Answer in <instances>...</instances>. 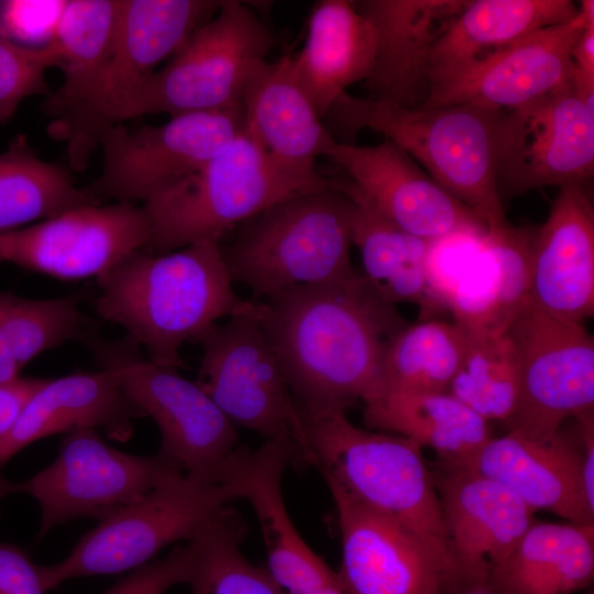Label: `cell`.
<instances>
[{"mask_svg":"<svg viewBox=\"0 0 594 594\" xmlns=\"http://www.w3.org/2000/svg\"><path fill=\"white\" fill-rule=\"evenodd\" d=\"M260 323L301 416L378 404L387 392L384 352L407 323L358 272L296 286L262 300Z\"/></svg>","mask_w":594,"mask_h":594,"instance_id":"1","label":"cell"},{"mask_svg":"<svg viewBox=\"0 0 594 594\" xmlns=\"http://www.w3.org/2000/svg\"><path fill=\"white\" fill-rule=\"evenodd\" d=\"M98 315L120 326L153 363L177 369L179 350L222 318L261 317L263 302L240 298L218 243L163 254L136 251L97 278Z\"/></svg>","mask_w":594,"mask_h":594,"instance_id":"2","label":"cell"},{"mask_svg":"<svg viewBox=\"0 0 594 594\" xmlns=\"http://www.w3.org/2000/svg\"><path fill=\"white\" fill-rule=\"evenodd\" d=\"M506 111L473 105L409 109L344 92L324 119L341 143L352 144L363 129L382 133L493 231L510 224L496 185Z\"/></svg>","mask_w":594,"mask_h":594,"instance_id":"3","label":"cell"},{"mask_svg":"<svg viewBox=\"0 0 594 594\" xmlns=\"http://www.w3.org/2000/svg\"><path fill=\"white\" fill-rule=\"evenodd\" d=\"M351 210L341 177L270 206L221 249L233 283L264 300L296 286L353 276Z\"/></svg>","mask_w":594,"mask_h":594,"instance_id":"4","label":"cell"},{"mask_svg":"<svg viewBox=\"0 0 594 594\" xmlns=\"http://www.w3.org/2000/svg\"><path fill=\"white\" fill-rule=\"evenodd\" d=\"M279 168L244 127L199 169L141 205L148 226L145 252L168 253L218 243L237 224L296 194L329 186Z\"/></svg>","mask_w":594,"mask_h":594,"instance_id":"5","label":"cell"},{"mask_svg":"<svg viewBox=\"0 0 594 594\" xmlns=\"http://www.w3.org/2000/svg\"><path fill=\"white\" fill-rule=\"evenodd\" d=\"M301 418L314 468L328 485L448 554L435 476L420 446L403 436L356 427L345 413Z\"/></svg>","mask_w":594,"mask_h":594,"instance_id":"6","label":"cell"},{"mask_svg":"<svg viewBox=\"0 0 594 594\" xmlns=\"http://www.w3.org/2000/svg\"><path fill=\"white\" fill-rule=\"evenodd\" d=\"M275 44L268 26L242 1L223 0L122 108L119 122L144 114L176 117L241 107L244 84Z\"/></svg>","mask_w":594,"mask_h":594,"instance_id":"7","label":"cell"},{"mask_svg":"<svg viewBox=\"0 0 594 594\" xmlns=\"http://www.w3.org/2000/svg\"><path fill=\"white\" fill-rule=\"evenodd\" d=\"M240 499L228 482L177 473L138 502L99 521L62 561L41 565L45 591L74 578L132 571L168 544L193 540Z\"/></svg>","mask_w":594,"mask_h":594,"instance_id":"8","label":"cell"},{"mask_svg":"<svg viewBox=\"0 0 594 594\" xmlns=\"http://www.w3.org/2000/svg\"><path fill=\"white\" fill-rule=\"evenodd\" d=\"M217 0H120L110 54L86 101L51 124L67 142L68 165L86 168L100 134L118 123L125 103L143 82L220 8Z\"/></svg>","mask_w":594,"mask_h":594,"instance_id":"9","label":"cell"},{"mask_svg":"<svg viewBox=\"0 0 594 594\" xmlns=\"http://www.w3.org/2000/svg\"><path fill=\"white\" fill-rule=\"evenodd\" d=\"M101 369L110 372L125 395L152 417L161 432L158 455L184 474L220 482L239 448L235 426L195 383L176 369L150 361L128 337L118 341L91 339Z\"/></svg>","mask_w":594,"mask_h":594,"instance_id":"10","label":"cell"},{"mask_svg":"<svg viewBox=\"0 0 594 594\" xmlns=\"http://www.w3.org/2000/svg\"><path fill=\"white\" fill-rule=\"evenodd\" d=\"M260 318L239 315L206 328L195 339L202 354L194 382L235 427L288 442L295 469L314 466L301 415Z\"/></svg>","mask_w":594,"mask_h":594,"instance_id":"11","label":"cell"},{"mask_svg":"<svg viewBox=\"0 0 594 594\" xmlns=\"http://www.w3.org/2000/svg\"><path fill=\"white\" fill-rule=\"evenodd\" d=\"M243 127L242 107L169 117L138 129L116 123L99 136L101 170L84 189L98 202L141 206L199 169Z\"/></svg>","mask_w":594,"mask_h":594,"instance_id":"12","label":"cell"},{"mask_svg":"<svg viewBox=\"0 0 594 594\" xmlns=\"http://www.w3.org/2000/svg\"><path fill=\"white\" fill-rule=\"evenodd\" d=\"M183 473L158 454H130L109 446L96 429L67 433L56 459L18 483L16 492L41 507L37 539L78 518L99 521L138 502L170 476Z\"/></svg>","mask_w":594,"mask_h":594,"instance_id":"13","label":"cell"},{"mask_svg":"<svg viewBox=\"0 0 594 594\" xmlns=\"http://www.w3.org/2000/svg\"><path fill=\"white\" fill-rule=\"evenodd\" d=\"M521 367V397L508 430L552 435L594 409V339L583 323L541 311L528 300L507 328Z\"/></svg>","mask_w":594,"mask_h":594,"instance_id":"14","label":"cell"},{"mask_svg":"<svg viewBox=\"0 0 594 594\" xmlns=\"http://www.w3.org/2000/svg\"><path fill=\"white\" fill-rule=\"evenodd\" d=\"M594 174V109L573 81L506 111L496 185L510 198L547 186H586Z\"/></svg>","mask_w":594,"mask_h":594,"instance_id":"15","label":"cell"},{"mask_svg":"<svg viewBox=\"0 0 594 594\" xmlns=\"http://www.w3.org/2000/svg\"><path fill=\"white\" fill-rule=\"evenodd\" d=\"M594 25V1L582 0L576 15L536 31L429 86L419 108L473 105L513 110L573 81L571 48Z\"/></svg>","mask_w":594,"mask_h":594,"instance_id":"16","label":"cell"},{"mask_svg":"<svg viewBox=\"0 0 594 594\" xmlns=\"http://www.w3.org/2000/svg\"><path fill=\"white\" fill-rule=\"evenodd\" d=\"M328 486L342 546L337 575L348 594H461L447 553L340 488Z\"/></svg>","mask_w":594,"mask_h":594,"instance_id":"17","label":"cell"},{"mask_svg":"<svg viewBox=\"0 0 594 594\" xmlns=\"http://www.w3.org/2000/svg\"><path fill=\"white\" fill-rule=\"evenodd\" d=\"M147 242L142 207L124 202L85 205L0 232L2 262L65 280L98 278Z\"/></svg>","mask_w":594,"mask_h":594,"instance_id":"18","label":"cell"},{"mask_svg":"<svg viewBox=\"0 0 594 594\" xmlns=\"http://www.w3.org/2000/svg\"><path fill=\"white\" fill-rule=\"evenodd\" d=\"M324 156L345 173L378 213L413 235L435 241L487 231L477 216L387 139L375 145L334 141Z\"/></svg>","mask_w":594,"mask_h":594,"instance_id":"19","label":"cell"},{"mask_svg":"<svg viewBox=\"0 0 594 594\" xmlns=\"http://www.w3.org/2000/svg\"><path fill=\"white\" fill-rule=\"evenodd\" d=\"M433 474L447 552L461 594L487 591L535 513L516 495L475 472L439 466Z\"/></svg>","mask_w":594,"mask_h":594,"instance_id":"20","label":"cell"},{"mask_svg":"<svg viewBox=\"0 0 594 594\" xmlns=\"http://www.w3.org/2000/svg\"><path fill=\"white\" fill-rule=\"evenodd\" d=\"M503 486L534 512L546 510L570 522L594 525L583 486L582 448L579 433L563 431L530 437L508 430L491 439L459 468Z\"/></svg>","mask_w":594,"mask_h":594,"instance_id":"21","label":"cell"},{"mask_svg":"<svg viewBox=\"0 0 594 594\" xmlns=\"http://www.w3.org/2000/svg\"><path fill=\"white\" fill-rule=\"evenodd\" d=\"M528 301L573 322L594 315V207L584 185L560 187L534 229Z\"/></svg>","mask_w":594,"mask_h":594,"instance_id":"22","label":"cell"},{"mask_svg":"<svg viewBox=\"0 0 594 594\" xmlns=\"http://www.w3.org/2000/svg\"><path fill=\"white\" fill-rule=\"evenodd\" d=\"M470 0H361L354 7L373 25L376 53L364 80L370 98L419 108L429 89L431 51Z\"/></svg>","mask_w":594,"mask_h":594,"instance_id":"23","label":"cell"},{"mask_svg":"<svg viewBox=\"0 0 594 594\" xmlns=\"http://www.w3.org/2000/svg\"><path fill=\"white\" fill-rule=\"evenodd\" d=\"M293 463L288 442L266 440L255 450L239 446L220 475V482L231 483L240 499L252 505L267 551V570L288 593L319 586L337 574L302 540L285 507L282 477Z\"/></svg>","mask_w":594,"mask_h":594,"instance_id":"24","label":"cell"},{"mask_svg":"<svg viewBox=\"0 0 594 594\" xmlns=\"http://www.w3.org/2000/svg\"><path fill=\"white\" fill-rule=\"evenodd\" d=\"M244 129L275 165L296 177L320 182L315 165L336 141L296 81L290 55L251 70L241 96Z\"/></svg>","mask_w":594,"mask_h":594,"instance_id":"25","label":"cell"},{"mask_svg":"<svg viewBox=\"0 0 594 594\" xmlns=\"http://www.w3.org/2000/svg\"><path fill=\"white\" fill-rule=\"evenodd\" d=\"M145 417L107 370L51 380L28 402L0 446L1 464L30 443L56 433L103 430L127 441L133 421Z\"/></svg>","mask_w":594,"mask_h":594,"instance_id":"26","label":"cell"},{"mask_svg":"<svg viewBox=\"0 0 594 594\" xmlns=\"http://www.w3.org/2000/svg\"><path fill=\"white\" fill-rule=\"evenodd\" d=\"M375 53L374 28L353 1L320 0L310 11L304 46L290 56V68L323 120L348 87L370 76Z\"/></svg>","mask_w":594,"mask_h":594,"instance_id":"27","label":"cell"},{"mask_svg":"<svg viewBox=\"0 0 594 594\" xmlns=\"http://www.w3.org/2000/svg\"><path fill=\"white\" fill-rule=\"evenodd\" d=\"M532 235L512 224L483 235L448 301L468 333L505 331L528 300Z\"/></svg>","mask_w":594,"mask_h":594,"instance_id":"28","label":"cell"},{"mask_svg":"<svg viewBox=\"0 0 594 594\" xmlns=\"http://www.w3.org/2000/svg\"><path fill=\"white\" fill-rule=\"evenodd\" d=\"M352 201V243L360 252L363 277L384 301L416 304L424 320L444 312L431 294L427 258L431 241L396 227L362 196L348 177H341Z\"/></svg>","mask_w":594,"mask_h":594,"instance_id":"29","label":"cell"},{"mask_svg":"<svg viewBox=\"0 0 594 594\" xmlns=\"http://www.w3.org/2000/svg\"><path fill=\"white\" fill-rule=\"evenodd\" d=\"M578 13L570 0H470L437 40L428 62L429 86L541 29Z\"/></svg>","mask_w":594,"mask_h":594,"instance_id":"30","label":"cell"},{"mask_svg":"<svg viewBox=\"0 0 594 594\" xmlns=\"http://www.w3.org/2000/svg\"><path fill=\"white\" fill-rule=\"evenodd\" d=\"M594 525L535 520L492 573L496 594H573L593 582Z\"/></svg>","mask_w":594,"mask_h":594,"instance_id":"31","label":"cell"},{"mask_svg":"<svg viewBox=\"0 0 594 594\" xmlns=\"http://www.w3.org/2000/svg\"><path fill=\"white\" fill-rule=\"evenodd\" d=\"M363 421L432 449L442 468L462 466L493 437L490 422L449 392H387L363 409Z\"/></svg>","mask_w":594,"mask_h":594,"instance_id":"32","label":"cell"},{"mask_svg":"<svg viewBox=\"0 0 594 594\" xmlns=\"http://www.w3.org/2000/svg\"><path fill=\"white\" fill-rule=\"evenodd\" d=\"M120 0H67L55 37L48 45L62 84L50 92L45 113L55 124L88 98L114 40Z\"/></svg>","mask_w":594,"mask_h":594,"instance_id":"33","label":"cell"},{"mask_svg":"<svg viewBox=\"0 0 594 594\" xmlns=\"http://www.w3.org/2000/svg\"><path fill=\"white\" fill-rule=\"evenodd\" d=\"M90 204L70 172L40 158L23 136L0 153V232L11 231Z\"/></svg>","mask_w":594,"mask_h":594,"instance_id":"34","label":"cell"},{"mask_svg":"<svg viewBox=\"0 0 594 594\" xmlns=\"http://www.w3.org/2000/svg\"><path fill=\"white\" fill-rule=\"evenodd\" d=\"M468 337L448 392L487 422L508 424L521 397V367L515 343L507 329Z\"/></svg>","mask_w":594,"mask_h":594,"instance_id":"35","label":"cell"},{"mask_svg":"<svg viewBox=\"0 0 594 594\" xmlns=\"http://www.w3.org/2000/svg\"><path fill=\"white\" fill-rule=\"evenodd\" d=\"M468 338L466 331L455 322L430 319L406 324L385 348L387 392H448Z\"/></svg>","mask_w":594,"mask_h":594,"instance_id":"36","label":"cell"},{"mask_svg":"<svg viewBox=\"0 0 594 594\" xmlns=\"http://www.w3.org/2000/svg\"><path fill=\"white\" fill-rule=\"evenodd\" d=\"M81 312L75 296L29 299L0 292V383L44 351L81 336Z\"/></svg>","mask_w":594,"mask_h":594,"instance_id":"37","label":"cell"},{"mask_svg":"<svg viewBox=\"0 0 594 594\" xmlns=\"http://www.w3.org/2000/svg\"><path fill=\"white\" fill-rule=\"evenodd\" d=\"M241 516L229 506L189 542L194 561L191 594H285L268 570L253 565L241 552L245 536Z\"/></svg>","mask_w":594,"mask_h":594,"instance_id":"38","label":"cell"},{"mask_svg":"<svg viewBox=\"0 0 594 594\" xmlns=\"http://www.w3.org/2000/svg\"><path fill=\"white\" fill-rule=\"evenodd\" d=\"M55 67L52 50L29 48L0 35V124L9 121L26 98L48 96L47 69Z\"/></svg>","mask_w":594,"mask_h":594,"instance_id":"39","label":"cell"},{"mask_svg":"<svg viewBox=\"0 0 594 594\" xmlns=\"http://www.w3.org/2000/svg\"><path fill=\"white\" fill-rule=\"evenodd\" d=\"M67 0L0 1V35L29 48L48 46Z\"/></svg>","mask_w":594,"mask_h":594,"instance_id":"40","label":"cell"},{"mask_svg":"<svg viewBox=\"0 0 594 594\" xmlns=\"http://www.w3.org/2000/svg\"><path fill=\"white\" fill-rule=\"evenodd\" d=\"M193 561L191 543L178 544L165 558L130 571L102 594H164L176 584H188Z\"/></svg>","mask_w":594,"mask_h":594,"instance_id":"41","label":"cell"},{"mask_svg":"<svg viewBox=\"0 0 594 594\" xmlns=\"http://www.w3.org/2000/svg\"><path fill=\"white\" fill-rule=\"evenodd\" d=\"M40 566L24 549L0 542V594H44Z\"/></svg>","mask_w":594,"mask_h":594,"instance_id":"42","label":"cell"},{"mask_svg":"<svg viewBox=\"0 0 594 594\" xmlns=\"http://www.w3.org/2000/svg\"><path fill=\"white\" fill-rule=\"evenodd\" d=\"M47 380L48 378L20 376L14 381L0 383V446L12 429L28 402L47 382ZM0 487L6 488L11 493L16 492V483L4 479L1 472Z\"/></svg>","mask_w":594,"mask_h":594,"instance_id":"43","label":"cell"},{"mask_svg":"<svg viewBox=\"0 0 594 594\" xmlns=\"http://www.w3.org/2000/svg\"><path fill=\"white\" fill-rule=\"evenodd\" d=\"M582 448L583 486L588 506L594 509V410L574 418Z\"/></svg>","mask_w":594,"mask_h":594,"instance_id":"44","label":"cell"},{"mask_svg":"<svg viewBox=\"0 0 594 594\" xmlns=\"http://www.w3.org/2000/svg\"><path fill=\"white\" fill-rule=\"evenodd\" d=\"M337 573V572H336ZM288 594H348L341 585L338 575L319 586L308 588L306 591L293 592Z\"/></svg>","mask_w":594,"mask_h":594,"instance_id":"45","label":"cell"},{"mask_svg":"<svg viewBox=\"0 0 594 594\" xmlns=\"http://www.w3.org/2000/svg\"><path fill=\"white\" fill-rule=\"evenodd\" d=\"M11 494L8 490H4V488H1L0 487V502L3 497H6L7 495Z\"/></svg>","mask_w":594,"mask_h":594,"instance_id":"46","label":"cell"},{"mask_svg":"<svg viewBox=\"0 0 594 594\" xmlns=\"http://www.w3.org/2000/svg\"><path fill=\"white\" fill-rule=\"evenodd\" d=\"M466 594H496V593L490 592V591H477V592H471Z\"/></svg>","mask_w":594,"mask_h":594,"instance_id":"47","label":"cell"},{"mask_svg":"<svg viewBox=\"0 0 594 594\" xmlns=\"http://www.w3.org/2000/svg\"><path fill=\"white\" fill-rule=\"evenodd\" d=\"M0 262H2V256H1V252H0Z\"/></svg>","mask_w":594,"mask_h":594,"instance_id":"48","label":"cell"},{"mask_svg":"<svg viewBox=\"0 0 594 594\" xmlns=\"http://www.w3.org/2000/svg\"><path fill=\"white\" fill-rule=\"evenodd\" d=\"M588 594H594L593 591H591Z\"/></svg>","mask_w":594,"mask_h":594,"instance_id":"49","label":"cell"}]
</instances>
